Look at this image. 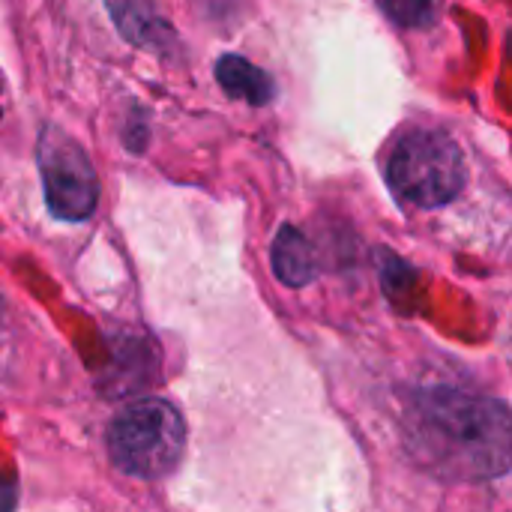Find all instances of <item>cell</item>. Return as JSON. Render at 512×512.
<instances>
[{
    "label": "cell",
    "mask_w": 512,
    "mask_h": 512,
    "mask_svg": "<svg viewBox=\"0 0 512 512\" xmlns=\"http://www.w3.org/2000/svg\"><path fill=\"white\" fill-rule=\"evenodd\" d=\"M399 432L411 462L444 483H486L512 468V411L492 396L417 390L405 399Z\"/></svg>",
    "instance_id": "obj_1"
},
{
    "label": "cell",
    "mask_w": 512,
    "mask_h": 512,
    "mask_svg": "<svg viewBox=\"0 0 512 512\" xmlns=\"http://www.w3.org/2000/svg\"><path fill=\"white\" fill-rule=\"evenodd\" d=\"M186 447L180 411L156 396L129 402L108 429L111 462L135 480H159L171 474Z\"/></svg>",
    "instance_id": "obj_2"
},
{
    "label": "cell",
    "mask_w": 512,
    "mask_h": 512,
    "mask_svg": "<svg viewBox=\"0 0 512 512\" xmlns=\"http://www.w3.org/2000/svg\"><path fill=\"white\" fill-rule=\"evenodd\" d=\"M387 180L393 192L414 207H444L465 189V156L447 132L411 129L396 141L387 159Z\"/></svg>",
    "instance_id": "obj_3"
},
{
    "label": "cell",
    "mask_w": 512,
    "mask_h": 512,
    "mask_svg": "<svg viewBox=\"0 0 512 512\" xmlns=\"http://www.w3.org/2000/svg\"><path fill=\"white\" fill-rule=\"evenodd\" d=\"M39 171L45 186L48 210L66 222H84L99 204V180L93 162L75 138L57 126L42 129L39 138Z\"/></svg>",
    "instance_id": "obj_4"
},
{
    "label": "cell",
    "mask_w": 512,
    "mask_h": 512,
    "mask_svg": "<svg viewBox=\"0 0 512 512\" xmlns=\"http://www.w3.org/2000/svg\"><path fill=\"white\" fill-rule=\"evenodd\" d=\"M270 261H273L276 279L282 285H288V288H306L318 276L315 246L294 225L279 228V234L273 240V249H270Z\"/></svg>",
    "instance_id": "obj_5"
},
{
    "label": "cell",
    "mask_w": 512,
    "mask_h": 512,
    "mask_svg": "<svg viewBox=\"0 0 512 512\" xmlns=\"http://www.w3.org/2000/svg\"><path fill=\"white\" fill-rule=\"evenodd\" d=\"M216 81L222 84V90L234 99H246L249 105H267L273 99V78L258 69L255 63H249L246 57L237 54H225L216 63Z\"/></svg>",
    "instance_id": "obj_6"
},
{
    "label": "cell",
    "mask_w": 512,
    "mask_h": 512,
    "mask_svg": "<svg viewBox=\"0 0 512 512\" xmlns=\"http://www.w3.org/2000/svg\"><path fill=\"white\" fill-rule=\"evenodd\" d=\"M117 30L135 45H162L171 33L165 18L156 15L150 0H105Z\"/></svg>",
    "instance_id": "obj_7"
},
{
    "label": "cell",
    "mask_w": 512,
    "mask_h": 512,
    "mask_svg": "<svg viewBox=\"0 0 512 512\" xmlns=\"http://www.w3.org/2000/svg\"><path fill=\"white\" fill-rule=\"evenodd\" d=\"M378 3L384 6V12H387L393 21H399V24H405V27H423V24H429L432 15H435L432 0H378Z\"/></svg>",
    "instance_id": "obj_8"
},
{
    "label": "cell",
    "mask_w": 512,
    "mask_h": 512,
    "mask_svg": "<svg viewBox=\"0 0 512 512\" xmlns=\"http://www.w3.org/2000/svg\"><path fill=\"white\" fill-rule=\"evenodd\" d=\"M15 501H18L15 486L0 477V512H15Z\"/></svg>",
    "instance_id": "obj_9"
}]
</instances>
